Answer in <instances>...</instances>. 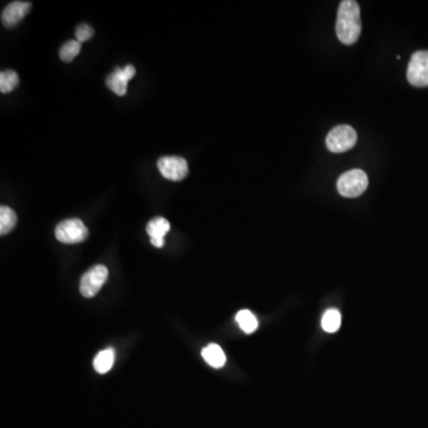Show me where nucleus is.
I'll return each mask as SVG.
<instances>
[{"mask_svg": "<svg viewBox=\"0 0 428 428\" xmlns=\"http://www.w3.org/2000/svg\"><path fill=\"white\" fill-rule=\"evenodd\" d=\"M362 32L361 8L355 0L341 1L338 8L336 34L345 45L356 43Z\"/></svg>", "mask_w": 428, "mask_h": 428, "instance_id": "nucleus-1", "label": "nucleus"}, {"mask_svg": "<svg viewBox=\"0 0 428 428\" xmlns=\"http://www.w3.org/2000/svg\"><path fill=\"white\" fill-rule=\"evenodd\" d=\"M369 186L368 175L362 169H351L341 175L337 181V190L344 198H358Z\"/></svg>", "mask_w": 428, "mask_h": 428, "instance_id": "nucleus-2", "label": "nucleus"}, {"mask_svg": "<svg viewBox=\"0 0 428 428\" xmlns=\"http://www.w3.org/2000/svg\"><path fill=\"white\" fill-rule=\"evenodd\" d=\"M357 132L349 125L333 127L326 137V147L331 152L341 154L356 145Z\"/></svg>", "mask_w": 428, "mask_h": 428, "instance_id": "nucleus-3", "label": "nucleus"}, {"mask_svg": "<svg viewBox=\"0 0 428 428\" xmlns=\"http://www.w3.org/2000/svg\"><path fill=\"white\" fill-rule=\"evenodd\" d=\"M55 237L64 244H78L87 239V227L80 219H68L56 226Z\"/></svg>", "mask_w": 428, "mask_h": 428, "instance_id": "nucleus-4", "label": "nucleus"}, {"mask_svg": "<svg viewBox=\"0 0 428 428\" xmlns=\"http://www.w3.org/2000/svg\"><path fill=\"white\" fill-rule=\"evenodd\" d=\"M407 79L414 87H428V50L413 54L407 68Z\"/></svg>", "mask_w": 428, "mask_h": 428, "instance_id": "nucleus-5", "label": "nucleus"}, {"mask_svg": "<svg viewBox=\"0 0 428 428\" xmlns=\"http://www.w3.org/2000/svg\"><path fill=\"white\" fill-rule=\"evenodd\" d=\"M108 276L105 266H95L83 275L80 281V292L85 297H93L99 293Z\"/></svg>", "mask_w": 428, "mask_h": 428, "instance_id": "nucleus-6", "label": "nucleus"}, {"mask_svg": "<svg viewBox=\"0 0 428 428\" xmlns=\"http://www.w3.org/2000/svg\"><path fill=\"white\" fill-rule=\"evenodd\" d=\"M157 168L163 178L171 181H181L188 174V163L180 156H164L157 162Z\"/></svg>", "mask_w": 428, "mask_h": 428, "instance_id": "nucleus-7", "label": "nucleus"}, {"mask_svg": "<svg viewBox=\"0 0 428 428\" xmlns=\"http://www.w3.org/2000/svg\"><path fill=\"white\" fill-rule=\"evenodd\" d=\"M136 74V69L134 66H127L124 69L117 68L112 74L107 78V87L110 88L113 93L117 95L127 94V83L130 81Z\"/></svg>", "mask_w": 428, "mask_h": 428, "instance_id": "nucleus-8", "label": "nucleus"}, {"mask_svg": "<svg viewBox=\"0 0 428 428\" xmlns=\"http://www.w3.org/2000/svg\"><path fill=\"white\" fill-rule=\"evenodd\" d=\"M30 8L31 4L27 1H13L11 4H8L1 13V20L5 27L12 28L17 25L28 13Z\"/></svg>", "mask_w": 428, "mask_h": 428, "instance_id": "nucleus-9", "label": "nucleus"}, {"mask_svg": "<svg viewBox=\"0 0 428 428\" xmlns=\"http://www.w3.org/2000/svg\"><path fill=\"white\" fill-rule=\"evenodd\" d=\"M171 230V224L166 218L159 217L148 222L147 232L150 237L151 244L156 248H163L164 236Z\"/></svg>", "mask_w": 428, "mask_h": 428, "instance_id": "nucleus-10", "label": "nucleus"}, {"mask_svg": "<svg viewBox=\"0 0 428 428\" xmlns=\"http://www.w3.org/2000/svg\"><path fill=\"white\" fill-rule=\"evenodd\" d=\"M202 358L212 368H222L226 363V356L218 344H210L202 350Z\"/></svg>", "mask_w": 428, "mask_h": 428, "instance_id": "nucleus-11", "label": "nucleus"}, {"mask_svg": "<svg viewBox=\"0 0 428 428\" xmlns=\"http://www.w3.org/2000/svg\"><path fill=\"white\" fill-rule=\"evenodd\" d=\"M113 363H115V350L106 349L95 356L93 366L97 373H106L111 370Z\"/></svg>", "mask_w": 428, "mask_h": 428, "instance_id": "nucleus-12", "label": "nucleus"}, {"mask_svg": "<svg viewBox=\"0 0 428 428\" xmlns=\"http://www.w3.org/2000/svg\"><path fill=\"white\" fill-rule=\"evenodd\" d=\"M17 224V214L8 206L0 207V234H10Z\"/></svg>", "mask_w": 428, "mask_h": 428, "instance_id": "nucleus-13", "label": "nucleus"}, {"mask_svg": "<svg viewBox=\"0 0 428 428\" xmlns=\"http://www.w3.org/2000/svg\"><path fill=\"white\" fill-rule=\"evenodd\" d=\"M238 325L246 333L251 334L254 333L258 327L257 318L255 317L254 313H251L249 309H242L236 315Z\"/></svg>", "mask_w": 428, "mask_h": 428, "instance_id": "nucleus-14", "label": "nucleus"}, {"mask_svg": "<svg viewBox=\"0 0 428 428\" xmlns=\"http://www.w3.org/2000/svg\"><path fill=\"white\" fill-rule=\"evenodd\" d=\"M341 325V312L338 309H329L321 321L322 329H325L326 332L333 333L339 329Z\"/></svg>", "mask_w": 428, "mask_h": 428, "instance_id": "nucleus-15", "label": "nucleus"}, {"mask_svg": "<svg viewBox=\"0 0 428 428\" xmlns=\"http://www.w3.org/2000/svg\"><path fill=\"white\" fill-rule=\"evenodd\" d=\"M20 78L16 71H4L0 73V91L1 93H10L18 86Z\"/></svg>", "mask_w": 428, "mask_h": 428, "instance_id": "nucleus-16", "label": "nucleus"}, {"mask_svg": "<svg viewBox=\"0 0 428 428\" xmlns=\"http://www.w3.org/2000/svg\"><path fill=\"white\" fill-rule=\"evenodd\" d=\"M81 52V43L79 41H68L59 49V57L64 62H71Z\"/></svg>", "mask_w": 428, "mask_h": 428, "instance_id": "nucleus-17", "label": "nucleus"}, {"mask_svg": "<svg viewBox=\"0 0 428 428\" xmlns=\"http://www.w3.org/2000/svg\"><path fill=\"white\" fill-rule=\"evenodd\" d=\"M94 35V30L91 28L87 24H81L76 30V41H79L80 43L86 42V41L92 38Z\"/></svg>", "mask_w": 428, "mask_h": 428, "instance_id": "nucleus-18", "label": "nucleus"}]
</instances>
